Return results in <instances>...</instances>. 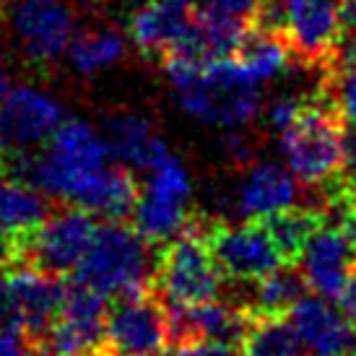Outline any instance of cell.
Returning a JSON list of instances; mask_svg holds the SVG:
<instances>
[{"label": "cell", "mask_w": 356, "mask_h": 356, "mask_svg": "<svg viewBox=\"0 0 356 356\" xmlns=\"http://www.w3.org/2000/svg\"><path fill=\"white\" fill-rule=\"evenodd\" d=\"M302 341L291 325L289 315L252 317L248 336L242 341L245 356H302Z\"/></svg>", "instance_id": "25"}, {"label": "cell", "mask_w": 356, "mask_h": 356, "mask_svg": "<svg viewBox=\"0 0 356 356\" xmlns=\"http://www.w3.org/2000/svg\"><path fill=\"white\" fill-rule=\"evenodd\" d=\"M63 122V104L47 91L31 86L8 89L0 99V161L47 143Z\"/></svg>", "instance_id": "10"}, {"label": "cell", "mask_w": 356, "mask_h": 356, "mask_svg": "<svg viewBox=\"0 0 356 356\" xmlns=\"http://www.w3.org/2000/svg\"><path fill=\"white\" fill-rule=\"evenodd\" d=\"M8 294L21 330L29 336V341L37 343L58 317L65 284L60 281V276L16 263L10 266L8 273Z\"/></svg>", "instance_id": "14"}, {"label": "cell", "mask_w": 356, "mask_h": 356, "mask_svg": "<svg viewBox=\"0 0 356 356\" xmlns=\"http://www.w3.org/2000/svg\"><path fill=\"white\" fill-rule=\"evenodd\" d=\"M19 260V237L8 232L0 221V266H16Z\"/></svg>", "instance_id": "32"}, {"label": "cell", "mask_w": 356, "mask_h": 356, "mask_svg": "<svg viewBox=\"0 0 356 356\" xmlns=\"http://www.w3.org/2000/svg\"><path fill=\"white\" fill-rule=\"evenodd\" d=\"M169 343V307L156 289L118 297L109 307L102 356H154Z\"/></svg>", "instance_id": "9"}, {"label": "cell", "mask_w": 356, "mask_h": 356, "mask_svg": "<svg viewBox=\"0 0 356 356\" xmlns=\"http://www.w3.org/2000/svg\"><path fill=\"white\" fill-rule=\"evenodd\" d=\"M8 89H10V86H8V76L0 70V99L6 97V91H8Z\"/></svg>", "instance_id": "37"}, {"label": "cell", "mask_w": 356, "mask_h": 356, "mask_svg": "<svg viewBox=\"0 0 356 356\" xmlns=\"http://www.w3.org/2000/svg\"><path fill=\"white\" fill-rule=\"evenodd\" d=\"M200 237L229 281H260L284 263V255L260 218L232 227L200 216Z\"/></svg>", "instance_id": "8"}, {"label": "cell", "mask_w": 356, "mask_h": 356, "mask_svg": "<svg viewBox=\"0 0 356 356\" xmlns=\"http://www.w3.org/2000/svg\"><path fill=\"white\" fill-rule=\"evenodd\" d=\"M0 356H42L34 341L19 327H0Z\"/></svg>", "instance_id": "30"}, {"label": "cell", "mask_w": 356, "mask_h": 356, "mask_svg": "<svg viewBox=\"0 0 356 356\" xmlns=\"http://www.w3.org/2000/svg\"><path fill=\"white\" fill-rule=\"evenodd\" d=\"M346 177L356 182V128L346 136Z\"/></svg>", "instance_id": "35"}, {"label": "cell", "mask_w": 356, "mask_h": 356, "mask_svg": "<svg viewBox=\"0 0 356 356\" xmlns=\"http://www.w3.org/2000/svg\"><path fill=\"white\" fill-rule=\"evenodd\" d=\"M317 91L338 109L346 125L356 128V68H330L320 73Z\"/></svg>", "instance_id": "26"}, {"label": "cell", "mask_w": 356, "mask_h": 356, "mask_svg": "<svg viewBox=\"0 0 356 356\" xmlns=\"http://www.w3.org/2000/svg\"><path fill=\"white\" fill-rule=\"evenodd\" d=\"M10 21L24 52L37 63L65 55L76 37V16L65 0H16Z\"/></svg>", "instance_id": "12"}, {"label": "cell", "mask_w": 356, "mask_h": 356, "mask_svg": "<svg viewBox=\"0 0 356 356\" xmlns=\"http://www.w3.org/2000/svg\"><path fill=\"white\" fill-rule=\"evenodd\" d=\"M154 356H169V354H164V351H161V354H154Z\"/></svg>", "instance_id": "39"}, {"label": "cell", "mask_w": 356, "mask_h": 356, "mask_svg": "<svg viewBox=\"0 0 356 356\" xmlns=\"http://www.w3.org/2000/svg\"><path fill=\"white\" fill-rule=\"evenodd\" d=\"M307 289L309 284L299 263H281L276 270H270L257 281L252 309L257 315H289L307 294Z\"/></svg>", "instance_id": "24"}, {"label": "cell", "mask_w": 356, "mask_h": 356, "mask_svg": "<svg viewBox=\"0 0 356 356\" xmlns=\"http://www.w3.org/2000/svg\"><path fill=\"white\" fill-rule=\"evenodd\" d=\"M195 13V0H149L130 16V40L146 55L167 58L188 40Z\"/></svg>", "instance_id": "15"}, {"label": "cell", "mask_w": 356, "mask_h": 356, "mask_svg": "<svg viewBox=\"0 0 356 356\" xmlns=\"http://www.w3.org/2000/svg\"><path fill=\"white\" fill-rule=\"evenodd\" d=\"M346 120L320 94H307L299 118L281 133L289 169L305 188H320L346 172Z\"/></svg>", "instance_id": "3"}, {"label": "cell", "mask_w": 356, "mask_h": 356, "mask_svg": "<svg viewBox=\"0 0 356 356\" xmlns=\"http://www.w3.org/2000/svg\"><path fill=\"white\" fill-rule=\"evenodd\" d=\"M151 248L156 245L140 237L136 227L107 221L97 229L89 252L76 268V278L107 297H130L154 289L159 255H151Z\"/></svg>", "instance_id": "4"}, {"label": "cell", "mask_w": 356, "mask_h": 356, "mask_svg": "<svg viewBox=\"0 0 356 356\" xmlns=\"http://www.w3.org/2000/svg\"><path fill=\"white\" fill-rule=\"evenodd\" d=\"M94 213L70 206L50 213L37 229L19 237V260L24 266L40 268L52 276L76 273L83 255L89 252L97 234Z\"/></svg>", "instance_id": "7"}, {"label": "cell", "mask_w": 356, "mask_h": 356, "mask_svg": "<svg viewBox=\"0 0 356 356\" xmlns=\"http://www.w3.org/2000/svg\"><path fill=\"white\" fill-rule=\"evenodd\" d=\"M146 175V185L133 208V227L140 237L159 248L179 237L190 224L193 182L185 164L172 151L159 159Z\"/></svg>", "instance_id": "5"}, {"label": "cell", "mask_w": 356, "mask_h": 356, "mask_svg": "<svg viewBox=\"0 0 356 356\" xmlns=\"http://www.w3.org/2000/svg\"><path fill=\"white\" fill-rule=\"evenodd\" d=\"M336 307L346 315V320H351L356 325V273L351 276V281H348L346 286H343V291L336 297Z\"/></svg>", "instance_id": "34"}, {"label": "cell", "mask_w": 356, "mask_h": 356, "mask_svg": "<svg viewBox=\"0 0 356 356\" xmlns=\"http://www.w3.org/2000/svg\"><path fill=\"white\" fill-rule=\"evenodd\" d=\"M260 221L266 224L278 252L284 255V263H299L309 239L325 224V216L320 208L309 203V206H286Z\"/></svg>", "instance_id": "22"}, {"label": "cell", "mask_w": 356, "mask_h": 356, "mask_svg": "<svg viewBox=\"0 0 356 356\" xmlns=\"http://www.w3.org/2000/svg\"><path fill=\"white\" fill-rule=\"evenodd\" d=\"M104 138L120 164L149 172L159 159L167 154V143L159 138L154 125L143 115L118 112L104 120Z\"/></svg>", "instance_id": "19"}, {"label": "cell", "mask_w": 356, "mask_h": 356, "mask_svg": "<svg viewBox=\"0 0 356 356\" xmlns=\"http://www.w3.org/2000/svg\"><path fill=\"white\" fill-rule=\"evenodd\" d=\"M125 52H128V44L118 29L91 26V29L76 31V37L68 47V58L79 73L91 76V73L112 68L115 63L125 58Z\"/></svg>", "instance_id": "23"}, {"label": "cell", "mask_w": 356, "mask_h": 356, "mask_svg": "<svg viewBox=\"0 0 356 356\" xmlns=\"http://www.w3.org/2000/svg\"><path fill=\"white\" fill-rule=\"evenodd\" d=\"M109 8H115V10H122V13H136L138 8H143L149 0H104Z\"/></svg>", "instance_id": "36"}, {"label": "cell", "mask_w": 356, "mask_h": 356, "mask_svg": "<svg viewBox=\"0 0 356 356\" xmlns=\"http://www.w3.org/2000/svg\"><path fill=\"white\" fill-rule=\"evenodd\" d=\"M299 198L297 175L276 161L250 164L239 188V213L245 221L266 218L281 208L294 206Z\"/></svg>", "instance_id": "18"}, {"label": "cell", "mask_w": 356, "mask_h": 356, "mask_svg": "<svg viewBox=\"0 0 356 356\" xmlns=\"http://www.w3.org/2000/svg\"><path fill=\"white\" fill-rule=\"evenodd\" d=\"M221 149H224V156L229 159V164H234V167H250L255 161V143L239 128H232L221 138Z\"/></svg>", "instance_id": "28"}, {"label": "cell", "mask_w": 356, "mask_h": 356, "mask_svg": "<svg viewBox=\"0 0 356 356\" xmlns=\"http://www.w3.org/2000/svg\"><path fill=\"white\" fill-rule=\"evenodd\" d=\"M305 97H297V94H281V97H273V99L268 102L266 107V122L270 130H276L278 136L284 133V130L299 118V112L305 107Z\"/></svg>", "instance_id": "27"}, {"label": "cell", "mask_w": 356, "mask_h": 356, "mask_svg": "<svg viewBox=\"0 0 356 356\" xmlns=\"http://www.w3.org/2000/svg\"><path fill=\"white\" fill-rule=\"evenodd\" d=\"M289 320L302 346L315 356H346L356 341L354 323L320 294H305L289 312Z\"/></svg>", "instance_id": "17"}, {"label": "cell", "mask_w": 356, "mask_h": 356, "mask_svg": "<svg viewBox=\"0 0 356 356\" xmlns=\"http://www.w3.org/2000/svg\"><path fill=\"white\" fill-rule=\"evenodd\" d=\"M221 286H224V273L193 224H188L179 237L161 245L154 289L167 305L211 302L221 294Z\"/></svg>", "instance_id": "6"}, {"label": "cell", "mask_w": 356, "mask_h": 356, "mask_svg": "<svg viewBox=\"0 0 356 356\" xmlns=\"http://www.w3.org/2000/svg\"><path fill=\"white\" fill-rule=\"evenodd\" d=\"M341 34L336 0H286V42L294 65L317 73L330 70Z\"/></svg>", "instance_id": "11"}, {"label": "cell", "mask_w": 356, "mask_h": 356, "mask_svg": "<svg viewBox=\"0 0 356 356\" xmlns=\"http://www.w3.org/2000/svg\"><path fill=\"white\" fill-rule=\"evenodd\" d=\"M169 307V343L185 346L193 341H227L242 346L255 309L229 302H200V305H167Z\"/></svg>", "instance_id": "13"}, {"label": "cell", "mask_w": 356, "mask_h": 356, "mask_svg": "<svg viewBox=\"0 0 356 356\" xmlns=\"http://www.w3.org/2000/svg\"><path fill=\"white\" fill-rule=\"evenodd\" d=\"M164 70L177 104L200 122L216 128H245L260 115V83L234 58L200 63L188 55H167Z\"/></svg>", "instance_id": "2"}, {"label": "cell", "mask_w": 356, "mask_h": 356, "mask_svg": "<svg viewBox=\"0 0 356 356\" xmlns=\"http://www.w3.org/2000/svg\"><path fill=\"white\" fill-rule=\"evenodd\" d=\"M104 133L83 120H68L55 130L42 154H13L0 161V172L29 179L68 206L83 208L107 221H125L138 203V182L130 169L115 164Z\"/></svg>", "instance_id": "1"}, {"label": "cell", "mask_w": 356, "mask_h": 356, "mask_svg": "<svg viewBox=\"0 0 356 356\" xmlns=\"http://www.w3.org/2000/svg\"><path fill=\"white\" fill-rule=\"evenodd\" d=\"M177 356H245L242 346L227 343V341H193L185 346H177Z\"/></svg>", "instance_id": "31"}, {"label": "cell", "mask_w": 356, "mask_h": 356, "mask_svg": "<svg viewBox=\"0 0 356 356\" xmlns=\"http://www.w3.org/2000/svg\"><path fill=\"white\" fill-rule=\"evenodd\" d=\"M299 268L315 294L336 302L356 273V250L336 227L323 224L299 257Z\"/></svg>", "instance_id": "16"}, {"label": "cell", "mask_w": 356, "mask_h": 356, "mask_svg": "<svg viewBox=\"0 0 356 356\" xmlns=\"http://www.w3.org/2000/svg\"><path fill=\"white\" fill-rule=\"evenodd\" d=\"M257 3L260 0H195L198 8L216 10V13H224L232 19L248 21V24H252V19H255Z\"/></svg>", "instance_id": "29"}, {"label": "cell", "mask_w": 356, "mask_h": 356, "mask_svg": "<svg viewBox=\"0 0 356 356\" xmlns=\"http://www.w3.org/2000/svg\"><path fill=\"white\" fill-rule=\"evenodd\" d=\"M346 356H356V341H354V346L348 348V354H346Z\"/></svg>", "instance_id": "38"}, {"label": "cell", "mask_w": 356, "mask_h": 356, "mask_svg": "<svg viewBox=\"0 0 356 356\" xmlns=\"http://www.w3.org/2000/svg\"><path fill=\"white\" fill-rule=\"evenodd\" d=\"M50 213V200L44 190L29 179L0 172V221L8 232L24 237L40 227Z\"/></svg>", "instance_id": "20"}, {"label": "cell", "mask_w": 356, "mask_h": 356, "mask_svg": "<svg viewBox=\"0 0 356 356\" xmlns=\"http://www.w3.org/2000/svg\"><path fill=\"white\" fill-rule=\"evenodd\" d=\"M0 327H19V320L13 315V307H10V294H8V276L0 270Z\"/></svg>", "instance_id": "33"}, {"label": "cell", "mask_w": 356, "mask_h": 356, "mask_svg": "<svg viewBox=\"0 0 356 356\" xmlns=\"http://www.w3.org/2000/svg\"><path fill=\"white\" fill-rule=\"evenodd\" d=\"M234 60L248 70L257 83L278 79L281 73H286L289 65H294L286 34L260 29V26H252V24L248 26L245 37L239 42Z\"/></svg>", "instance_id": "21"}]
</instances>
